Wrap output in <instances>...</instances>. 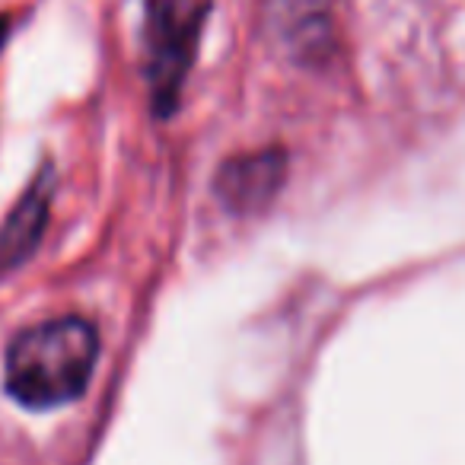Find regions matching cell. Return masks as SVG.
<instances>
[{
  "label": "cell",
  "instance_id": "obj_1",
  "mask_svg": "<svg viewBox=\"0 0 465 465\" xmlns=\"http://www.w3.org/2000/svg\"><path fill=\"white\" fill-rule=\"evenodd\" d=\"M96 357V329L80 316H61L14 338L4 363V382L20 405L48 411L84 395Z\"/></svg>",
  "mask_w": 465,
  "mask_h": 465
},
{
  "label": "cell",
  "instance_id": "obj_2",
  "mask_svg": "<svg viewBox=\"0 0 465 465\" xmlns=\"http://www.w3.org/2000/svg\"><path fill=\"white\" fill-rule=\"evenodd\" d=\"M211 14V0H147L143 45H147L150 99L160 115L179 105V93L198 54V39Z\"/></svg>",
  "mask_w": 465,
  "mask_h": 465
},
{
  "label": "cell",
  "instance_id": "obj_3",
  "mask_svg": "<svg viewBox=\"0 0 465 465\" xmlns=\"http://www.w3.org/2000/svg\"><path fill=\"white\" fill-rule=\"evenodd\" d=\"M287 175V160L281 150H259V153L232 156L220 166L213 188L220 201L236 213H255L272 204Z\"/></svg>",
  "mask_w": 465,
  "mask_h": 465
},
{
  "label": "cell",
  "instance_id": "obj_4",
  "mask_svg": "<svg viewBox=\"0 0 465 465\" xmlns=\"http://www.w3.org/2000/svg\"><path fill=\"white\" fill-rule=\"evenodd\" d=\"M52 185L54 175L52 166H48L29 182L23 198L10 211L4 232H0V268L20 265V262H26L35 252L42 232L48 226V213H52Z\"/></svg>",
  "mask_w": 465,
  "mask_h": 465
}]
</instances>
